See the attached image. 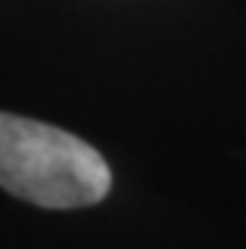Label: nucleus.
I'll return each instance as SVG.
<instances>
[{
  "label": "nucleus",
  "instance_id": "obj_1",
  "mask_svg": "<svg viewBox=\"0 0 246 249\" xmlns=\"http://www.w3.org/2000/svg\"><path fill=\"white\" fill-rule=\"evenodd\" d=\"M0 189L38 208L71 211L106 198L109 163L64 128L0 112Z\"/></svg>",
  "mask_w": 246,
  "mask_h": 249
}]
</instances>
